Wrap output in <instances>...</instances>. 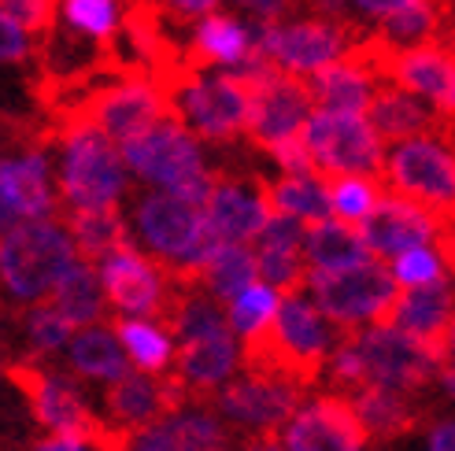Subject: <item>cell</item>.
I'll list each match as a JSON object with an SVG mask.
<instances>
[{"mask_svg":"<svg viewBox=\"0 0 455 451\" xmlns=\"http://www.w3.org/2000/svg\"><path fill=\"white\" fill-rule=\"evenodd\" d=\"M340 336H345V326H337L311 300V292L297 289L282 297L278 319L270 322V329H263L252 341H241V363L248 370L285 377L297 389L311 392L323 385L326 363Z\"/></svg>","mask_w":455,"mask_h":451,"instance_id":"cell-1","label":"cell"},{"mask_svg":"<svg viewBox=\"0 0 455 451\" xmlns=\"http://www.w3.org/2000/svg\"><path fill=\"white\" fill-rule=\"evenodd\" d=\"M126 222H130L133 244L164 263L181 285L196 281L200 266L222 244L212 233L208 208L200 200H189L171 189L130 193Z\"/></svg>","mask_w":455,"mask_h":451,"instance_id":"cell-2","label":"cell"},{"mask_svg":"<svg viewBox=\"0 0 455 451\" xmlns=\"http://www.w3.org/2000/svg\"><path fill=\"white\" fill-rule=\"evenodd\" d=\"M78 248L56 218H22L0 233V292L12 307L49 300L63 274L75 266Z\"/></svg>","mask_w":455,"mask_h":451,"instance_id":"cell-3","label":"cell"},{"mask_svg":"<svg viewBox=\"0 0 455 451\" xmlns=\"http://www.w3.org/2000/svg\"><path fill=\"white\" fill-rule=\"evenodd\" d=\"M56 193L63 208H111L130 196V167L119 141L93 126L63 130L56 138Z\"/></svg>","mask_w":455,"mask_h":451,"instance_id":"cell-4","label":"cell"},{"mask_svg":"<svg viewBox=\"0 0 455 451\" xmlns=\"http://www.w3.org/2000/svg\"><path fill=\"white\" fill-rule=\"evenodd\" d=\"M381 186L426 208L441 222V230H455V138L422 133V138L393 141L385 152Z\"/></svg>","mask_w":455,"mask_h":451,"instance_id":"cell-5","label":"cell"},{"mask_svg":"<svg viewBox=\"0 0 455 451\" xmlns=\"http://www.w3.org/2000/svg\"><path fill=\"white\" fill-rule=\"evenodd\" d=\"M119 148L126 155V167L138 174L141 182H148L156 189L181 193L189 200H200V204L208 200L215 170L204 160L200 138L181 119H174V115L159 119L156 126H148L145 133L130 138Z\"/></svg>","mask_w":455,"mask_h":451,"instance_id":"cell-6","label":"cell"},{"mask_svg":"<svg viewBox=\"0 0 455 451\" xmlns=\"http://www.w3.org/2000/svg\"><path fill=\"white\" fill-rule=\"evenodd\" d=\"M174 119L186 123L200 141L230 148L244 141L252 115V82L241 71H193L171 89Z\"/></svg>","mask_w":455,"mask_h":451,"instance_id":"cell-7","label":"cell"},{"mask_svg":"<svg viewBox=\"0 0 455 451\" xmlns=\"http://www.w3.org/2000/svg\"><path fill=\"white\" fill-rule=\"evenodd\" d=\"M248 82H252V115H248V133L244 141L256 152L270 155L278 145L300 138L315 104V93L304 75L282 71L278 63H270L263 52H256L248 63L234 67Z\"/></svg>","mask_w":455,"mask_h":451,"instance_id":"cell-8","label":"cell"},{"mask_svg":"<svg viewBox=\"0 0 455 451\" xmlns=\"http://www.w3.org/2000/svg\"><path fill=\"white\" fill-rule=\"evenodd\" d=\"M348 56L367 63L381 82L411 89V93L434 104L441 115L455 119V34H444L426 44H411V49H385L367 30L352 41Z\"/></svg>","mask_w":455,"mask_h":451,"instance_id":"cell-9","label":"cell"},{"mask_svg":"<svg viewBox=\"0 0 455 451\" xmlns=\"http://www.w3.org/2000/svg\"><path fill=\"white\" fill-rule=\"evenodd\" d=\"M304 289L311 292V300L345 329H363V326L385 322L400 297V281L393 274V266H385V259H378V256L367 263L345 266V270H330V274L311 270Z\"/></svg>","mask_w":455,"mask_h":451,"instance_id":"cell-10","label":"cell"},{"mask_svg":"<svg viewBox=\"0 0 455 451\" xmlns=\"http://www.w3.org/2000/svg\"><path fill=\"white\" fill-rule=\"evenodd\" d=\"M348 341L359 355L363 367V385H385V389H400V392H419L429 396L441 389V359L419 344L415 336H407L403 329L378 322V326H363L348 329Z\"/></svg>","mask_w":455,"mask_h":451,"instance_id":"cell-11","label":"cell"},{"mask_svg":"<svg viewBox=\"0 0 455 451\" xmlns=\"http://www.w3.org/2000/svg\"><path fill=\"white\" fill-rule=\"evenodd\" d=\"M304 145L311 152L318 178H340V174L381 178L385 141L374 130L371 115H363V111L315 107L304 126Z\"/></svg>","mask_w":455,"mask_h":451,"instance_id":"cell-12","label":"cell"},{"mask_svg":"<svg viewBox=\"0 0 455 451\" xmlns=\"http://www.w3.org/2000/svg\"><path fill=\"white\" fill-rule=\"evenodd\" d=\"M367 30L355 22H337L323 15H307V19H282V22H256V49L278 63L282 71L292 75H315L318 67H326L340 59L352 41L363 37Z\"/></svg>","mask_w":455,"mask_h":451,"instance_id":"cell-13","label":"cell"},{"mask_svg":"<svg viewBox=\"0 0 455 451\" xmlns=\"http://www.w3.org/2000/svg\"><path fill=\"white\" fill-rule=\"evenodd\" d=\"M100 281H104L108 304L116 314L156 319V322L167 319L174 292L181 289V281L171 270L159 259H152L148 252H141L133 241L116 248L108 259H100Z\"/></svg>","mask_w":455,"mask_h":451,"instance_id":"cell-14","label":"cell"},{"mask_svg":"<svg viewBox=\"0 0 455 451\" xmlns=\"http://www.w3.org/2000/svg\"><path fill=\"white\" fill-rule=\"evenodd\" d=\"M304 396L307 392L297 389L285 377L259 374V370L244 367V374H234L208 403L234 425L241 437H252V433H278V430H285V422L297 415Z\"/></svg>","mask_w":455,"mask_h":451,"instance_id":"cell-15","label":"cell"},{"mask_svg":"<svg viewBox=\"0 0 455 451\" xmlns=\"http://www.w3.org/2000/svg\"><path fill=\"white\" fill-rule=\"evenodd\" d=\"M263 178L267 174L241 167H215L212 193L204 200V208H208L212 233L222 244H252L270 222V215H275Z\"/></svg>","mask_w":455,"mask_h":451,"instance_id":"cell-16","label":"cell"},{"mask_svg":"<svg viewBox=\"0 0 455 451\" xmlns=\"http://www.w3.org/2000/svg\"><path fill=\"white\" fill-rule=\"evenodd\" d=\"M282 444L285 451H371V433L345 396L318 389L285 422Z\"/></svg>","mask_w":455,"mask_h":451,"instance_id":"cell-17","label":"cell"},{"mask_svg":"<svg viewBox=\"0 0 455 451\" xmlns=\"http://www.w3.org/2000/svg\"><path fill=\"white\" fill-rule=\"evenodd\" d=\"M181 403H186V392H181V385L171 377V370L167 374H145V370L126 374L119 381H108L100 392L104 418L126 437L152 430L156 422H164Z\"/></svg>","mask_w":455,"mask_h":451,"instance_id":"cell-18","label":"cell"},{"mask_svg":"<svg viewBox=\"0 0 455 451\" xmlns=\"http://www.w3.org/2000/svg\"><path fill=\"white\" fill-rule=\"evenodd\" d=\"M237 341L241 336L234 333V326H219V329L178 341L171 377L181 385L186 400L208 403L226 381L237 374V367H241V344Z\"/></svg>","mask_w":455,"mask_h":451,"instance_id":"cell-19","label":"cell"},{"mask_svg":"<svg viewBox=\"0 0 455 451\" xmlns=\"http://www.w3.org/2000/svg\"><path fill=\"white\" fill-rule=\"evenodd\" d=\"M359 230L367 237L371 252L385 263L396 259L400 252H407V248H415V244H437V237L444 233L441 222L426 208L411 204V200H403L389 189H385V196L378 200V208L359 222Z\"/></svg>","mask_w":455,"mask_h":451,"instance_id":"cell-20","label":"cell"},{"mask_svg":"<svg viewBox=\"0 0 455 451\" xmlns=\"http://www.w3.org/2000/svg\"><path fill=\"white\" fill-rule=\"evenodd\" d=\"M389 326L403 329L407 336H415L419 344H426L437 359L444 355L448 329L455 322V278H441L429 285H411L400 289V297L389 311Z\"/></svg>","mask_w":455,"mask_h":451,"instance_id":"cell-21","label":"cell"},{"mask_svg":"<svg viewBox=\"0 0 455 451\" xmlns=\"http://www.w3.org/2000/svg\"><path fill=\"white\" fill-rule=\"evenodd\" d=\"M0 186L22 218H60V193L52 186L49 148H15L0 155Z\"/></svg>","mask_w":455,"mask_h":451,"instance_id":"cell-22","label":"cell"},{"mask_svg":"<svg viewBox=\"0 0 455 451\" xmlns=\"http://www.w3.org/2000/svg\"><path fill=\"white\" fill-rule=\"evenodd\" d=\"M371 123L381 133V141H403V138H422V133H444L455 138V119L441 115V111L422 100L411 89H400L393 82H381L374 104H371Z\"/></svg>","mask_w":455,"mask_h":451,"instance_id":"cell-23","label":"cell"},{"mask_svg":"<svg viewBox=\"0 0 455 451\" xmlns=\"http://www.w3.org/2000/svg\"><path fill=\"white\" fill-rule=\"evenodd\" d=\"M345 400L355 407L371 440H378V444H389L403 433L419 430V425H426L429 407H434V396L400 392V389H385V385H363Z\"/></svg>","mask_w":455,"mask_h":451,"instance_id":"cell-24","label":"cell"},{"mask_svg":"<svg viewBox=\"0 0 455 451\" xmlns=\"http://www.w3.org/2000/svg\"><path fill=\"white\" fill-rule=\"evenodd\" d=\"M256 49V27H244L237 15L212 12L193 22L189 34V56L196 71H212V67H241L248 63Z\"/></svg>","mask_w":455,"mask_h":451,"instance_id":"cell-25","label":"cell"},{"mask_svg":"<svg viewBox=\"0 0 455 451\" xmlns=\"http://www.w3.org/2000/svg\"><path fill=\"white\" fill-rule=\"evenodd\" d=\"M152 433L174 444L178 451H237L241 444L234 425L212 403H200V400H186L164 422H156Z\"/></svg>","mask_w":455,"mask_h":451,"instance_id":"cell-26","label":"cell"},{"mask_svg":"<svg viewBox=\"0 0 455 451\" xmlns=\"http://www.w3.org/2000/svg\"><path fill=\"white\" fill-rule=\"evenodd\" d=\"M307 85H311L318 107H330V111H363V115H367L381 78L371 71L367 63H359L355 56L345 52L340 59H333L326 67H318L315 75H307Z\"/></svg>","mask_w":455,"mask_h":451,"instance_id":"cell-27","label":"cell"},{"mask_svg":"<svg viewBox=\"0 0 455 451\" xmlns=\"http://www.w3.org/2000/svg\"><path fill=\"white\" fill-rule=\"evenodd\" d=\"M130 355L119 341L116 326H78L71 344H67V370L82 381H93V385H108V381H119L130 374Z\"/></svg>","mask_w":455,"mask_h":451,"instance_id":"cell-28","label":"cell"},{"mask_svg":"<svg viewBox=\"0 0 455 451\" xmlns=\"http://www.w3.org/2000/svg\"><path fill=\"white\" fill-rule=\"evenodd\" d=\"M304 259L311 270L318 274H330V270H345V266H355V263H367L374 259L367 237L355 222H345V218H318V222H307V233H304Z\"/></svg>","mask_w":455,"mask_h":451,"instance_id":"cell-29","label":"cell"},{"mask_svg":"<svg viewBox=\"0 0 455 451\" xmlns=\"http://www.w3.org/2000/svg\"><path fill=\"white\" fill-rule=\"evenodd\" d=\"M60 218L67 222V230L75 237V248L78 256L97 263L108 259L116 248L130 244V222H126V211L123 204H111V208H63Z\"/></svg>","mask_w":455,"mask_h":451,"instance_id":"cell-30","label":"cell"},{"mask_svg":"<svg viewBox=\"0 0 455 451\" xmlns=\"http://www.w3.org/2000/svg\"><path fill=\"white\" fill-rule=\"evenodd\" d=\"M371 34L385 49H411V44L437 41L448 34V4L444 0H411V4L378 19Z\"/></svg>","mask_w":455,"mask_h":451,"instance_id":"cell-31","label":"cell"},{"mask_svg":"<svg viewBox=\"0 0 455 451\" xmlns=\"http://www.w3.org/2000/svg\"><path fill=\"white\" fill-rule=\"evenodd\" d=\"M49 304L63 314L71 326H93V322H104L108 314V292H104V281L97 274V263L89 259H75V266L63 274V281L56 285V292L49 297Z\"/></svg>","mask_w":455,"mask_h":451,"instance_id":"cell-32","label":"cell"},{"mask_svg":"<svg viewBox=\"0 0 455 451\" xmlns=\"http://www.w3.org/2000/svg\"><path fill=\"white\" fill-rule=\"evenodd\" d=\"M15 326H19V359H56L60 352H67V344H71V336L78 329L49 300L15 307Z\"/></svg>","mask_w":455,"mask_h":451,"instance_id":"cell-33","label":"cell"},{"mask_svg":"<svg viewBox=\"0 0 455 451\" xmlns=\"http://www.w3.org/2000/svg\"><path fill=\"white\" fill-rule=\"evenodd\" d=\"M119 341L130 355V363L145 374H167L174 363V333L156 322V319H130V314H116L111 319Z\"/></svg>","mask_w":455,"mask_h":451,"instance_id":"cell-34","label":"cell"},{"mask_svg":"<svg viewBox=\"0 0 455 451\" xmlns=\"http://www.w3.org/2000/svg\"><path fill=\"white\" fill-rule=\"evenodd\" d=\"M267 186V200L270 208L282 211V215H297L304 222H318V218H330L333 204H330V186L326 178L318 174H278V178H263Z\"/></svg>","mask_w":455,"mask_h":451,"instance_id":"cell-35","label":"cell"},{"mask_svg":"<svg viewBox=\"0 0 455 451\" xmlns=\"http://www.w3.org/2000/svg\"><path fill=\"white\" fill-rule=\"evenodd\" d=\"M252 281H256V252L248 244H219L196 274V285L208 289L222 304H230Z\"/></svg>","mask_w":455,"mask_h":451,"instance_id":"cell-36","label":"cell"},{"mask_svg":"<svg viewBox=\"0 0 455 451\" xmlns=\"http://www.w3.org/2000/svg\"><path fill=\"white\" fill-rule=\"evenodd\" d=\"M123 15H126V0H60L63 27H71L75 34L97 41V44L119 41Z\"/></svg>","mask_w":455,"mask_h":451,"instance_id":"cell-37","label":"cell"},{"mask_svg":"<svg viewBox=\"0 0 455 451\" xmlns=\"http://www.w3.org/2000/svg\"><path fill=\"white\" fill-rule=\"evenodd\" d=\"M278 307H282V292L270 289L267 281H252L226 304V314H230V326L241 341H252L263 329H270V322L278 319Z\"/></svg>","mask_w":455,"mask_h":451,"instance_id":"cell-38","label":"cell"},{"mask_svg":"<svg viewBox=\"0 0 455 451\" xmlns=\"http://www.w3.org/2000/svg\"><path fill=\"white\" fill-rule=\"evenodd\" d=\"M330 186V204H333V215L345 218V222H363L374 208L378 200L385 196V186L381 178H367V174H340V178H326Z\"/></svg>","mask_w":455,"mask_h":451,"instance_id":"cell-39","label":"cell"},{"mask_svg":"<svg viewBox=\"0 0 455 451\" xmlns=\"http://www.w3.org/2000/svg\"><path fill=\"white\" fill-rule=\"evenodd\" d=\"M252 252H256V278L267 281L270 289H278L282 297L307 285L311 266L304 259V248H259V244H252Z\"/></svg>","mask_w":455,"mask_h":451,"instance_id":"cell-40","label":"cell"},{"mask_svg":"<svg viewBox=\"0 0 455 451\" xmlns=\"http://www.w3.org/2000/svg\"><path fill=\"white\" fill-rule=\"evenodd\" d=\"M393 274H396V281L403 289H411V285L441 281V278L451 274V270H448L437 244H415V248H407V252H400L393 259Z\"/></svg>","mask_w":455,"mask_h":451,"instance_id":"cell-41","label":"cell"},{"mask_svg":"<svg viewBox=\"0 0 455 451\" xmlns=\"http://www.w3.org/2000/svg\"><path fill=\"white\" fill-rule=\"evenodd\" d=\"M37 56V37L22 27V22L0 8V67L8 63H34Z\"/></svg>","mask_w":455,"mask_h":451,"instance_id":"cell-42","label":"cell"},{"mask_svg":"<svg viewBox=\"0 0 455 451\" xmlns=\"http://www.w3.org/2000/svg\"><path fill=\"white\" fill-rule=\"evenodd\" d=\"M234 4L244 15H252L256 22H282V19H289L292 12H297L300 0H234Z\"/></svg>","mask_w":455,"mask_h":451,"instance_id":"cell-43","label":"cell"},{"mask_svg":"<svg viewBox=\"0 0 455 451\" xmlns=\"http://www.w3.org/2000/svg\"><path fill=\"white\" fill-rule=\"evenodd\" d=\"M159 4H164V12H167L171 19L186 22V27H193V22L204 19V15L219 12V0H159Z\"/></svg>","mask_w":455,"mask_h":451,"instance_id":"cell-44","label":"cell"},{"mask_svg":"<svg viewBox=\"0 0 455 451\" xmlns=\"http://www.w3.org/2000/svg\"><path fill=\"white\" fill-rule=\"evenodd\" d=\"M300 4L311 12V15H323V19H337V22H355V27H363L359 15L352 12L355 0H300Z\"/></svg>","mask_w":455,"mask_h":451,"instance_id":"cell-45","label":"cell"},{"mask_svg":"<svg viewBox=\"0 0 455 451\" xmlns=\"http://www.w3.org/2000/svg\"><path fill=\"white\" fill-rule=\"evenodd\" d=\"M27 451H100L97 444H89L82 437H67V433H49L41 440H30Z\"/></svg>","mask_w":455,"mask_h":451,"instance_id":"cell-46","label":"cell"},{"mask_svg":"<svg viewBox=\"0 0 455 451\" xmlns=\"http://www.w3.org/2000/svg\"><path fill=\"white\" fill-rule=\"evenodd\" d=\"M426 451H455V415L437 418L426 433Z\"/></svg>","mask_w":455,"mask_h":451,"instance_id":"cell-47","label":"cell"},{"mask_svg":"<svg viewBox=\"0 0 455 451\" xmlns=\"http://www.w3.org/2000/svg\"><path fill=\"white\" fill-rule=\"evenodd\" d=\"M437 381H441V396L455 400V322H451L448 341H444V355H441V374H437Z\"/></svg>","mask_w":455,"mask_h":451,"instance_id":"cell-48","label":"cell"},{"mask_svg":"<svg viewBox=\"0 0 455 451\" xmlns=\"http://www.w3.org/2000/svg\"><path fill=\"white\" fill-rule=\"evenodd\" d=\"M403 4H411V0H355V12L367 15V19H385L389 12L403 8Z\"/></svg>","mask_w":455,"mask_h":451,"instance_id":"cell-49","label":"cell"},{"mask_svg":"<svg viewBox=\"0 0 455 451\" xmlns=\"http://www.w3.org/2000/svg\"><path fill=\"white\" fill-rule=\"evenodd\" d=\"M237 451H285V444L278 440V433H252V437H241Z\"/></svg>","mask_w":455,"mask_h":451,"instance_id":"cell-50","label":"cell"},{"mask_svg":"<svg viewBox=\"0 0 455 451\" xmlns=\"http://www.w3.org/2000/svg\"><path fill=\"white\" fill-rule=\"evenodd\" d=\"M126 451H178V447H174V444H167L164 437H156L152 430H145V433H138V437H130Z\"/></svg>","mask_w":455,"mask_h":451,"instance_id":"cell-51","label":"cell"},{"mask_svg":"<svg viewBox=\"0 0 455 451\" xmlns=\"http://www.w3.org/2000/svg\"><path fill=\"white\" fill-rule=\"evenodd\" d=\"M448 4V34H455V0H444Z\"/></svg>","mask_w":455,"mask_h":451,"instance_id":"cell-52","label":"cell"},{"mask_svg":"<svg viewBox=\"0 0 455 451\" xmlns=\"http://www.w3.org/2000/svg\"><path fill=\"white\" fill-rule=\"evenodd\" d=\"M451 278H455V270H451Z\"/></svg>","mask_w":455,"mask_h":451,"instance_id":"cell-53","label":"cell"},{"mask_svg":"<svg viewBox=\"0 0 455 451\" xmlns=\"http://www.w3.org/2000/svg\"><path fill=\"white\" fill-rule=\"evenodd\" d=\"M0 367H4V363H0Z\"/></svg>","mask_w":455,"mask_h":451,"instance_id":"cell-54","label":"cell"}]
</instances>
